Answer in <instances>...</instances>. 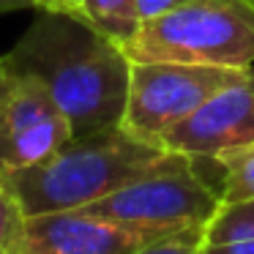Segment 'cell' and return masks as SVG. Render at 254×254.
I'll return each mask as SVG.
<instances>
[{
    "mask_svg": "<svg viewBox=\"0 0 254 254\" xmlns=\"http://www.w3.org/2000/svg\"><path fill=\"white\" fill-rule=\"evenodd\" d=\"M6 58L44 85L66 115L71 137L123 123L131 58L85 19L39 11Z\"/></svg>",
    "mask_w": 254,
    "mask_h": 254,
    "instance_id": "6da1fadb",
    "label": "cell"
},
{
    "mask_svg": "<svg viewBox=\"0 0 254 254\" xmlns=\"http://www.w3.org/2000/svg\"><path fill=\"white\" fill-rule=\"evenodd\" d=\"M186 164L191 159L167 145L115 126L88 137H71L44 161L0 178L17 191L28 216H41L88 208L139 178Z\"/></svg>",
    "mask_w": 254,
    "mask_h": 254,
    "instance_id": "7a4b0ae2",
    "label": "cell"
},
{
    "mask_svg": "<svg viewBox=\"0 0 254 254\" xmlns=\"http://www.w3.org/2000/svg\"><path fill=\"white\" fill-rule=\"evenodd\" d=\"M126 55L134 63L254 68V0H189L145 19L126 44Z\"/></svg>",
    "mask_w": 254,
    "mask_h": 254,
    "instance_id": "3957f363",
    "label": "cell"
},
{
    "mask_svg": "<svg viewBox=\"0 0 254 254\" xmlns=\"http://www.w3.org/2000/svg\"><path fill=\"white\" fill-rule=\"evenodd\" d=\"M254 68H224L199 66V63H172V61H131V82L123 123L128 131L145 139L161 142L172 126L189 118L210 96L241 79L252 77Z\"/></svg>",
    "mask_w": 254,
    "mask_h": 254,
    "instance_id": "277c9868",
    "label": "cell"
},
{
    "mask_svg": "<svg viewBox=\"0 0 254 254\" xmlns=\"http://www.w3.org/2000/svg\"><path fill=\"white\" fill-rule=\"evenodd\" d=\"M213 164H191L164 170L139 178L115 194L88 205L82 210L101 213L118 221L156 230H189L205 227L221 208V194L216 178H210Z\"/></svg>",
    "mask_w": 254,
    "mask_h": 254,
    "instance_id": "5b68a950",
    "label": "cell"
},
{
    "mask_svg": "<svg viewBox=\"0 0 254 254\" xmlns=\"http://www.w3.org/2000/svg\"><path fill=\"white\" fill-rule=\"evenodd\" d=\"M71 139V126L44 85L0 58V175L33 167Z\"/></svg>",
    "mask_w": 254,
    "mask_h": 254,
    "instance_id": "8992f818",
    "label": "cell"
},
{
    "mask_svg": "<svg viewBox=\"0 0 254 254\" xmlns=\"http://www.w3.org/2000/svg\"><path fill=\"white\" fill-rule=\"evenodd\" d=\"M254 142V74L210 96L161 137V145L197 161L216 164L221 156Z\"/></svg>",
    "mask_w": 254,
    "mask_h": 254,
    "instance_id": "52a82bcc",
    "label": "cell"
},
{
    "mask_svg": "<svg viewBox=\"0 0 254 254\" xmlns=\"http://www.w3.org/2000/svg\"><path fill=\"white\" fill-rule=\"evenodd\" d=\"M167 235L172 230L128 224L82 208L58 210L30 216L25 254H134Z\"/></svg>",
    "mask_w": 254,
    "mask_h": 254,
    "instance_id": "ba28073f",
    "label": "cell"
},
{
    "mask_svg": "<svg viewBox=\"0 0 254 254\" xmlns=\"http://www.w3.org/2000/svg\"><path fill=\"white\" fill-rule=\"evenodd\" d=\"M82 19L123 50L142 25L137 0H82Z\"/></svg>",
    "mask_w": 254,
    "mask_h": 254,
    "instance_id": "9c48e42d",
    "label": "cell"
},
{
    "mask_svg": "<svg viewBox=\"0 0 254 254\" xmlns=\"http://www.w3.org/2000/svg\"><path fill=\"white\" fill-rule=\"evenodd\" d=\"M221 205L254 199V142L221 156L213 164Z\"/></svg>",
    "mask_w": 254,
    "mask_h": 254,
    "instance_id": "30bf717a",
    "label": "cell"
},
{
    "mask_svg": "<svg viewBox=\"0 0 254 254\" xmlns=\"http://www.w3.org/2000/svg\"><path fill=\"white\" fill-rule=\"evenodd\" d=\"M28 210L22 208L17 191L0 178V254H25L28 246Z\"/></svg>",
    "mask_w": 254,
    "mask_h": 254,
    "instance_id": "8fae6325",
    "label": "cell"
},
{
    "mask_svg": "<svg viewBox=\"0 0 254 254\" xmlns=\"http://www.w3.org/2000/svg\"><path fill=\"white\" fill-rule=\"evenodd\" d=\"M254 238V199L227 202L205 224V243H232Z\"/></svg>",
    "mask_w": 254,
    "mask_h": 254,
    "instance_id": "7c38bea8",
    "label": "cell"
},
{
    "mask_svg": "<svg viewBox=\"0 0 254 254\" xmlns=\"http://www.w3.org/2000/svg\"><path fill=\"white\" fill-rule=\"evenodd\" d=\"M205 246V227H189V230L172 232L150 246L139 249L134 254H202Z\"/></svg>",
    "mask_w": 254,
    "mask_h": 254,
    "instance_id": "4fadbf2b",
    "label": "cell"
},
{
    "mask_svg": "<svg viewBox=\"0 0 254 254\" xmlns=\"http://www.w3.org/2000/svg\"><path fill=\"white\" fill-rule=\"evenodd\" d=\"M183 3H189V0H137V11H139V19L145 22V19L167 14V11H172V8L183 6Z\"/></svg>",
    "mask_w": 254,
    "mask_h": 254,
    "instance_id": "5bb4252c",
    "label": "cell"
},
{
    "mask_svg": "<svg viewBox=\"0 0 254 254\" xmlns=\"http://www.w3.org/2000/svg\"><path fill=\"white\" fill-rule=\"evenodd\" d=\"M202 254H254V238L232 243H205Z\"/></svg>",
    "mask_w": 254,
    "mask_h": 254,
    "instance_id": "9a60e30c",
    "label": "cell"
},
{
    "mask_svg": "<svg viewBox=\"0 0 254 254\" xmlns=\"http://www.w3.org/2000/svg\"><path fill=\"white\" fill-rule=\"evenodd\" d=\"M36 11H55V14H68V17L82 19V0H39Z\"/></svg>",
    "mask_w": 254,
    "mask_h": 254,
    "instance_id": "2e32d148",
    "label": "cell"
},
{
    "mask_svg": "<svg viewBox=\"0 0 254 254\" xmlns=\"http://www.w3.org/2000/svg\"><path fill=\"white\" fill-rule=\"evenodd\" d=\"M30 8H39V0H0V14L30 11Z\"/></svg>",
    "mask_w": 254,
    "mask_h": 254,
    "instance_id": "e0dca14e",
    "label": "cell"
}]
</instances>
